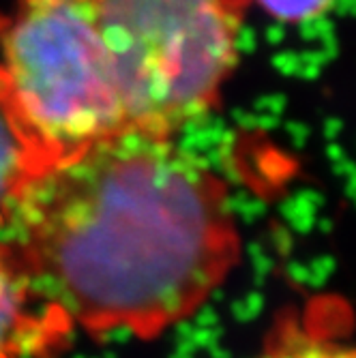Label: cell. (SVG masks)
<instances>
[{"label":"cell","mask_w":356,"mask_h":358,"mask_svg":"<svg viewBox=\"0 0 356 358\" xmlns=\"http://www.w3.org/2000/svg\"><path fill=\"white\" fill-rule=\"evenodd\" d=\"M255 358H356V352L339 327L313 311H287L266 335Z\"/></svg>","instance_id":"8992f818"},{"label":"cell","mask_w":356,"mask_h":358,"mask_svg":"<svg viewBox=\"0 0 356 358\" xmlns=\"http://www.w3.org/2000/svg\"><path fill=\"white\" fill-rule=\"evenodd\" d=\"M0 67L56 166L127 131L101 30V0H13Z\"/></svg>","instance_id":"3957f363"},{"label":"cell","mask_w":356,"mask_h":358,"mask_svg":"<svg viewBox=\"0 0 356 358\" xmlns=\"http://www.w3.org/2000/svg\"><path fill=\"white\" fill-rule=\"evenodd\" d=\"M71 335L32 285L11 247L0 238V358H32L56 352Z\"/></svg>","instance_id":"277c9868"},{"label":"cell","mask_w":356,"mask_h":358,"mask_svg":"<svg viewBox=\"0 0 356 358\" xmlns=\"http://www.w3.org/2000/svg\"><path fill=\"white\" fill-rule=\"evenodd\" d=\"M251 3L279 22L301 24L325 15L335 0H251Z\"/></svg>","instance_id":"52a82bcc"},{"label":"cell","mask_w":356,"mask_h":358,"mask_svg":"<svg viewBox=\"0 0 356 358\" xmlns=\"http://www.w3.org/2000/svg\"><path fill=\"white\" fill-rule=\"evenodd\" d=\"M251 0H101L127 129L176 138L208 114L238 62Z\"/></svg>","instance_id":"7a4b0ae2"},{"label":"cell","mask_w":356,"mask_h":358,"mask_svg":"<svg viewBox=\"0 0 356 358\" xmlns=\"http://www.w3.org/2000/svg\"><path fill=\"white\" fill-rule=\"evenodd\" d=\"M0 238L71 331L138 339L200 311L243 251L225 180L134 129L39 176Z\"/></svg>","instance_id":"6da1fadb"},{"label":"cell","mask_w":356,"mask_h":358,"mask_svg":"<svg viewBox=\"0 0 356 358\" xmlns=\"http://www.w3.org/2000/svg\"><path fill=\"white\" fill-rule=\"evenodd\" d=\"M56 161L15 101L9 80L0 67V227L39 176Z\"/></svg>","instance_id":"5b68a950"}]
</instances>
